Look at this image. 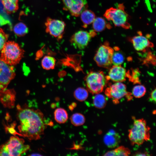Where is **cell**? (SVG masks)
Here are the masks:
<instances>
[{
    "instance_id": "13",
    "label": "cell",
    "mask_w": 156,
    "mask_h": 156,
    "mask_svg": "<svg viewBox=\"0 0 156 156\" xmlns=\"http://www.w3.org/2000/svg\"><path fill=\"white\" fill-rule=\"evenodd\" d=\"M128 77V72L121 65H113L110 69L108 75L106 76L108 80L115 82L125 81Z\"/></svg>"
},
{
    "instance_id": "11",
    "label": "cell",
    "mask_w": 156,
    "mask_h": 156,
    "mask_svg": "<svg viewBox=\"0 0 156 156\" xmlns=\"http://www.w3.org/2000/svg\"><path fill=\"white\" fill-rule=\"evenodd\" d=\"M46 31L50 35L61 39L64 31L66 24L61 20L48 18L45 23Z\"/></svg>"
},
{
    "instance_id": "7",
    "label": "cell",
    "mask_w": 156,
    "mask_h": 156,
    "mask_svg": "<svg viewBox=\"0 0 156 156\" xmlns=\"http://www.w3.org/2000/svg\"><path fill=\"white\" fill-rule=\"evenodd\" d=\"M114 50L105 43L98 48L94 60L97 65L105 68H109L112 64V57Z\"/></svg>"
},
{
    "instance_id": "27",
    "label": "cell",
    "mask_w": 156,
    "mask_h": 156,
    "mask_svg": "<svg viewBox=\"0 0 156 156\" xmlns=\"http://www.w3.org/2000/svg\"><path fill=\"white\" fill-rule=\"evenodd\" d=\"M146 92V89L144 86L138 85L133 88L132 94L134 97L139 98L145 95Z\"/></svg>"
},
{
    "instance_id": "9",
    "label": "cell",
    "mask_w": 156,
    "mask_h": 156,
    "mask_svg": "<svg viewBox=\"0 0 156 156\" xmlns=\"http://www.w3.org/2000/svg\"><path fill=\"white\" fill-rule=\"evenodd\" d=\"M96 35L94 30L88 32L80 30L74 34L70 39L72 44L76 48L83 49L88 45L91 38Z\"/></svg>"
},
{
    "instance_id": "12",
    "label": "cell",
    "mask_w": 156,
    "mask_h": 156,
    "mask_svg": "<svg viewBox=\"0 0 156 156\" xmlns=\"http://www.w3.org/2000/svg\"><path fill=\"white\" fill-rule=\"evenodd\" d=\"M64 9L68 10L73 16L77 17L88 7L86 0H62Z\"/></svg>"
},
{
    "instance_id": "31",
    "label": "cell",
    "mask_w": 156,
    "mask_h": 156,
    "mask_svg": "<svg viewBox=\"0 0 156 156\" xmlns=\"http://www.w3.org/2000/svg\"><path fill=\"white\" fill-rule=\"evenodd\" d=\"M134 155L136 156H148L149 155L148 154V153L146 152L145 153H140V152H137L135 153V154Z\"/></svg>"
},
{
    "instance_id": "8",
    "label": "cell",
    "mask_w": 156,
    "mask_h": 156,
    "mask_svg": "<svg viewBox=\"0 0 156 156\" xmlns=\"http://www.w3.org/2000/svg\"><path fill=\"white\" fill-rule=\"evenodd\" d=\"M105 93L108 98L113 99L115 104L118 103L119 100L125 96L128 100L132 99L131 93L127 92L126 85L121 82L110 85L106 89Z\"/></svg>"
},
{
    "instance_id": "30",
    "label": "cell",
    "mask_w": 156,
    "mask_h": 156,
    "mask_svg": "<svg viewBox=\"0 0 156 156\" xmlns=\"http://www.w3.org/2000/svg\"><path fill=\"white\" fill-rule=\"evenodd\" d=\"M156 89L153 90L151 92L149 97V101L154 103H156Z\"/></svg>"
},
{
    "instance_id": "25",
    "label": "cell",
    "mask_w": 156,
    "mask_h": 156,
    "mask_svg": "<svg viewBox=\"0 0 156 156\" xmlns=\"http://www.w3.org/2000/svg\"><path fill=\"white\" fill-rule=\"evenodd\" d=\"M13 31L17 36H24L28 32V29L26 25L23 23L16 24L14 26Z\"/></svg>"
},
{
    "instance_id": "3",
    "label": "cell",
    "mask_w": 156,
    "mask_h": 156,
    "mask_svg": "<svg viewBox=\"0 0 156 156\" xmlns=\"http://www.w3.org/2000/svg\"><path fill=\"white\" fill-rule=\"evenodd\" d=\"M0 59L7 64L13 66L18 63L24 54V50L14 41H7L1 50Z\"/></svg>"
},
{
    "instance_id": "21",
    "label": "cell",
    "mask_w": 156,
    "mask_h": 156,
    "mask_svg": "<svg viewBox=\"0 0 156 156\" xmlns=\"http://www.w3.org/2000/svg\"><path fill=\"white\" fill-rule=\"evenodd\" d=\"M92 23L94 30L98 32L103 31L107 25L105 19L101 17L96 18Z\"/></svg>"
},
{
    "instance_id": "15",
    "label": "cell",
    "mask_w": 156,
    "mask_h": 156,
    "mask_svg": "<svg viewBox=\"0 0 156 156\" xmlns=\"http://www.w3.org/2000/svg\"><path fill=\"white\" fill-rule=\"evenodd\" d=\"M103 141L108 148H113L117 146L120 142L119 134L113 130L109 131L103 138Z\"/></svg>"
},
{
    "instance_id": "20",
    "label": "cell",
    "mask_w": 156,
    "mask_h": 156,
    "mask_svg": "<svg viewBox=\"0 0 156 156\" xmlns=\"http://www.w3.org/2000/svg\"><path fill=\"white\" fill-rule=\"evenodd\" d=\"M55 63L56 60L55 58L48 55L45 56L41 61V65L42 68L46 70L54 69Z\"/></svg>"
},
{
    "instance_id": "14",
    "label": "cell",
    "mask_w": 156,
    "mask_h": 156,
    "mask_svg": "<svg viewBox=\"0 0 156 156\" xmlns=\"http://www.w3.org/2000/svg\"><path fill=\"white\" fill-rule=\"evenodd\" d=\"M131 42L135 49L138 51H144L148 48L153 46V44L146 38L142 35L133 37Z\"/></svg>"
},
{
    "instance_id": "2",
    "label": "cell",
    "mask_w": 156,
    "mask_h": 156,
    "mask_svg": "<svg viewBox=\"0 0 156 156\" xmlns=\"http://www.w3.org/2000/svg\"><path fill=\"white\" fill-rule=\"evenodd\" d=\"M133 119V124L129 130L128 137L131 145L140 146L150 140L151 128L144 119Z\"/></svg>"
},
{
    "instance_id": "18",
    "label": "cell",
    "mask_w": 156,
    "mask_h": 156,
    "mask_svg": "<svg viewBox=\"0 0 156 156\" xmlns=\"http://www.w3.org/2000/svg\"><path fill=\"white\" fill-rule=\"evenodd\" d=\"M4 9L8 13L16 12L18 8V0H1Z\"/></svg>"
},
{
    "instance_id": "26",
    "label": "cell",
    "mask_w": 156,
    "mask_h": 156,
    "mask_svg": "<svg viewBox=\"0 0 156 156\" xmlns=\"http://www.w3.org/2000/svg\"><path fill=\"white\" fill-rule=\"evenodd\" d=\"M124 60V55L121 52L114 51L112 57V64L114 65H121Z\"/></svg>"
},
{
    "instance_id": "24",
    "label": "cell",
    "mask_w": 156,
    "mask_h": 156,
    "mask_svg": "<svg viewBox=\"0 0 156 156\" xmlns=\"http://www.w3.org/2000/svg\"><path fill=\"white\" fill-rule=\"evenodd\" d=\"M74 95L77 100L83 101L87 99L88 94L86 89L83 88L79 87L75 90L74 93Z\"/></svg>"
},
{
    "instance_id": "23",
    "label": "cell",
    "mask_w": 156,
    "mask_h": 156,
    "mask_svg": "<svg viewBox=\"0 0 156 156\" xmlns=\"http://www.w3.org/2000/svg\"><path fill=\"white\" fill-rule=\"evenodd\" d=\"M70 119L71 123L74 126H79L83 125L85 118L83 115L80 113H75L71 116Z\"/></svg>"
},
{
    "instance_id": "10",
    "label": "cell",
    "mask_w": 156,
    "mask_h": 156,
    "mask_svg": "<svg viewBox=\"0 0 156 156\" xmlns=\"http://www.w3.org/2000/svg\"><path fill=\"white\" fill-rule=\"evenodd\" d=\"M15 71L13 66L10 65L0 59V89L5 90L14 77Z\"/></svg>"
},
{
    "instance_id": "19",
    "label": "cell",
    "mask_w": 156,
    "mask_h": 156,
    "mask_svg": "<svg viewBox=\"0 0 156 156\" xmlns=\"http://www.w3.org/2000/svg\"><path fill=\"white\" fill-rule=\"evenodd\" d=\"M54 117L55 121L60 124L65 123L68 118L66 111L62 108L56 109L54 112Z\"/></svg>"
},
{
    "instance_id": "5",
    "label": "cell",
    "mask_w": 156,
    "mask_h": 156,
    "mask_svg": "<svg viewBox=\"0 0 156 156\" xmlns=\"http://www.w3.org/2000/svg\"><path fill=\"white\" fill-rule=\"evenodd\" d=\"M107 80L103 72L101 71H90L85 77L87 90L92 94L102 92Z\"/></svg>"
},
{
    "instance_id": "1",
    "label": "cell",
    "mask_w": 156,
    "mask_h": 156,
    "mask_svg": "<svg viewBox=\"0 0 156 156\" xmlns=\"http://www.w3.org/2000/svg\"><path fill=\"white\" fill-rule=\"evenodd\" d=\"M17 108V118L20 122L18 135L30 140L40 139L46 126L43 113L38 109L20 106Z\"/></svg>"
},
{
    "instance_id": "4",
    "label": "cell",
    "mask_w": 156,
    "mask_h": 156,
    "mask_svg": "<svg viewBox=\"0 0 156 156\" xmlns=\"http://www.w3.org/2000/svg\"><path fill=\"white\" fill-rule=\"evenodd\" d=\"M29 148V145L24 144L23 139L12 136L5 144L0 146V156H21Z\"/></svg>"
},
{
    "instance_id": "6",
    "label": "cell",
    "mask_w": 156,
    "mask_h": 156,
    "mask_svg": "<svg viewBox=\"0 0 156 156\" xmlns=\"http://www.w3.org/2000/svg\"><path fill=\"white\" fill-rule=\"evenodd\" d=\"M104 16L108 20L112 21L116 26L126 28L130 27L128 22V15L125 10L123 4H119L117 8L112 7L108 9Z\"/></svg>"
},
{
    "instance_id": "29",
    "label": "cell",
    "mask_w": 156,
    "mask_h": 156,
    "mask_svg": "<svg viewBox=\"0 0 156 156\" xmlns=\"http://www.w3.org/2000/svg\"><path fill=\"white\" fill-rule=\"evenodd\" d=\"M128 77L131 81L135 83H138L139 82V76L140 75V73L138 70L135 69L132 70L131 75H130L129 72H128Z\"/></svg>"
},
{
    "instance_id": "17",
    "label": "cell",
    "mask_w": 156,
    "mask_h": 156,
    "mask_svg": "<svg viewBox=\"0 0 156 156\" xmlns=\"http://www.w3.org/2000/svg\"><path fill=\"white\" fill-rule=\"evenodd\" d=\"M130 154L131 151L129 148L123 146H120L114 150L107 151L103 155L128 156Z\"/></svg>"
},
{
    "instance_id": "16",
    "label": "cell",
    "mask_w": 156,
    "mask_h": 156,
    "mask_svg": "<svg viewBox=\"0 0 156 156\" xmlns=\"http://www.w3.org/2000/svg\"><path fill=\"white\" fill-rule=\"evenodd\" d=\"M80 15L84 27L92 23L96 18L95 15L92 11L87 9L83 11Z\"/></svg>"
},
{
    "instance_id": "28",
    "label": "cell",
    "mask_w": 156,
    "mask_h": 156,
    "mask_svg": "<svg viewBox=\"0 0 156 156\" xmlns=\"http://www.w3.org/2000/svg\"><path fill=\"white\" fill-rule=\"evenodd\" d=\"M8 36V35L6 34L2 29L0 28V51L7 42Z\"/></svg>"
},
{
    "instance_id": "22",
    "label": "cell",
    "mask_w": 156,
    "mask_h": 156,
    "mask_svg": "<svg viewBox=\"0 0 156 156\" xmlns=\"http://www.w3.org/2000/svg\"><path fill=\"white\" fill-rule=\"evenodd\" d=\"M93 103L95 107L99 109L103 108L106 104V98L102 94L100 93L96 94L93 97Z\"/></svg>"
}]
</instances>
